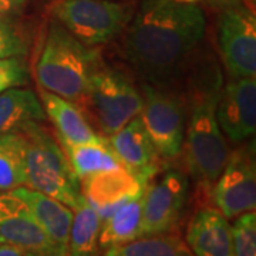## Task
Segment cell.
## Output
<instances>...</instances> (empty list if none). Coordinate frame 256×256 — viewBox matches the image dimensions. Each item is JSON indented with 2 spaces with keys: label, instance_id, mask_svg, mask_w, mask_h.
Listing matches in <instances>:
<instances>
[{
  "label": "cell",
  "instance_id": "4",
  "mask_svg": "<svg viewBox=\"0 0 256 256\" xmlns=\"http://www.w3.org/2000/svg\"><path fill=\"white\" fill-rule=\"evenodd\" d=\"M24 142L26 185L76 210L86 202L82 186L63 146L43 122H30L22 131Z\"/></svg>",
  "mask_w": 256,
  "mask_h": 256
},
{
  "label": "cell",
  "instance_id": "10",
  "mask_svg": "<svg viewBox=\"0 0 256 256\" xmlns=\"http://www.w3.org/2000/svg\"><path fill=\"white\" fill-rule=\"evenodd\" d=\"M210 198L215 208L228 220L255 210V161L248 148H240L229 154L222 172L214 182Z\"/></svg>",
  "mask_w": 256,
  "mask_h": 256
},
{
  "label": "cell",
  "instance_id": "15",
  "mask_svg": "<svg viewBox=\"0 0 256 256\" xmlns=\"http://www.w3.org/2000/svg\"><path fill=\"white\" fill-rule=\"evenodd\" d=\"M38 97L47 118L53 122L63 150L101 142L106 137L96 131L84 111L73 101L38 87Z\"/></svg>",
  "mask_w": 256,
  "mask_h": 256
},
{
  "label": "cell",
  "instance_id": "12",
  "mask_svg": "<svg viewBox=\"0 0 256 256\" xmlns=\"http://www.w3.org/2000/svg\"><path fill=\"white\" fill-rule=\"evenodd\" d=\"M216 120L224 136L232 142H240L255 134V77L229 78L220 88L216 102Z\"/></svg>",
  "mask_w": 256,
  "mask_h": 256
},
{
  "label": "cell",
  "instance_id": "19",
  "mask_svg": "<svg viewBox=\"0 0 256 256\" xmlns=\"http://www.w3.org/2000/svg\"><path fill=\"white\" fill-rule=\"evenodd\" d=\"M46 112L30 88L13 87L0 92V134L22 131L30 122H44Z\"/></svg>",
  "mask_w": 256,
  "mask_h": 256
},
{
  "label": "cell",
  "instance_id": "25",
  "mask_svg": "<svg viewBox=\"0 0 256 256\" xmlns=\"http://www.w3.org/2000/svg\"><path fill=\"white\" fill-rule=\"evenodd\" d=\"M28 52L26 40L12 22V16L0 14V58L24 57Z\"/></svg>",
  "mask_w": 256,
  "mask_h": 256
},
{
  "label": "cell",
  "instance_id": "17",
  "mask_svg": "<svg viewBox=\"0 0 256 256\" xmlns=\"http://www.w3.org/2000/svg\"><path fill=\"white\" fill-rule=\"evenodd\" d=\"M12 192L22 201L26 202L38 225L54 245L58 255L66 256L74 210L64 205L63 202L28 186H18L16 190H12Z\"/></svg>",
  "mask_w": 256,
  "mask_h": 256
},
{
  "label": "cell",
  "instance_id": "2",
  "mask_svg": "<svg viewBox=\"0 0 256 256\" xmlns=\"http://www.w3.org/2000/svg\"><path fill=\"white\" fill-rule=\"evenodd\" d=\"M220 88L222 77L218 66H212L210 72L200 70L186 101L188 117L182 151L191 175L205 186L214 185L218 180L230 154L216 120Z\"/></svg>",
  "mask_w": 256,
  "mask_h": 256
},
{
  "label": "cell",
  "instance_id": "16",
  "mask_svg": "<svg viewBox=\"0 0 256 256\" xmlns=\"http://www.w3.org/2000/svg\"><path fill=\"white\" fill-rule=\"evenodd\" d=\"M185 244L194 256H234L229 220L216 208L204 206L190 220Z\"/></svg>",
  "mask_w": 256,
  "mask_h": 256
},
{
  "label": "cell",
  "instance_id": "28",
  "mask_svg": "<svg viewBox=\"0 0 256 256\" xmlns=\"http://www.w3.org/2000/svg\"><path fill=\"white\" fill-rule=\"evenodd\" d=\"M198 4L200 3H205L206 6H210L212 9L220 10L228 9V8H234V6H239L246 3V0H195Z\"/></svg>",
  "mask_w": 256,
  "mask_h": 256
},
{
  "label": "cell",
  "instance_id": "6",
  "mask_svg": "<svg viewBox=\"0 0 256 256\" xmlns=\"http://www.w3.org/2000/svg\"><path fill=\"white\" fill-rule=\"evenodd\" d=\"M134 10L131 3L121 0H56L50 18L82 44L98 48L124 33Z\"/></svg>",
  "mask_w": 256,
  "mask_h": 256
},
{
  "label": "cell",
  "instance_id": "11",
  "mask_svg": "<svg viewBox=\"0 0 256 256\" xmlns=\"http://www.w3.org/2000/svg\"><path fill=\"white\" fill-rule=\"evenodd\" d=\"M0 244L24 256H60L26 202L12 191H0Z\"/></svg>",
  "mask_w": 256,
  "mask_h": 256
},
{
  "label": "cell",
  "instance_id": "3",
  "mask_svg": "<svg viewBox=\"0 0 256 256\" xmlns=\"http://www.w3.org/2000/svg\"><path fill=\"white\" fill-rule=\"evenodd\" d=\"M102 62L98 48L82 44L57 20L48 18L34 66L38 87L82 106L94 70Z\"/></svg>",
  "mask_w": 256,
  "mask_h": 256
},
{
  "label": "cell",
  "instance_id": "14",
  "mask_svg": "<svg viewBox=\"0 0 256 256\" xmlns=\"http://www.w3.org/2000/svg\"><path fill=\"white\" fill-rule=\"evenodd\" d=\"M80 186L82 196L102 220L124 202L142 191L146 185L121 166L90 175L80 181Z\"/></svg>",
  "mask_w": 256,
  "mask_h": 256
},
{
  "label": "cell",
  "instance_id": "5",
  "mask_svg": "<svg viewBox=\"0 0 256 256\" xmlns=\"http://www.w3.org/2000/svg\"><path fill=\"white\" fill-rule=\"evenodd\" d=\"M80 108L104 137H110L142 110V94L126 72L101 62L87 86Z\"/></svg>",
  "mask_w": 256,
  "mask_h": 256
},
{
  "label": "cell",
  "instance_id": "20",
  "mask_svg": "<svg viewBox=\"0 0 256 256\" xmlns=\"http://www.w3.org/2000/svg\"><path fill=\"white\" fill-rule=\"evenodd\" d=\"M100 216L86 201L74 210L66 256H104L98 242Z\"/></svg>",
  "mask_w": 256,
  "mask_h": 256
},
{
  "label": "cell",
  "instance_id": "27",
  "mask_svg": "<svg viewBox=\"0 0 256 256\" xmlns=\"http://www.w3.org/2000/svg\"><path fill=\"white\" fill-rule=\"evenodd\" d=\"M28 0H0V14L18 16L28 6Z\"/></svg>",
  "mask_w": 256,
  "mask_h": 256
},
{
  "label": "cell",
  "instance_id": "22",
  "mask_svg": "<svg viewBox=\"0 0 256 256\" xmlns=\"http://www.w3.org/2000/svg\"><path fill=\"white\" fill-rule=\"evenodd\" d=\"M106 250L104 256H194L182 239L172 234L141 236Z\"/></svg>",
  "mask_w": 256,
  "mask_h": 256
},
{
  "label": "cell",
  "instance_id": "1",
  "mask_svg": "<svg viewBox=\"0 0 256 256\" xmlns=\"http://www.w3.org/2000/svg\"><path fill=\"white\" fill-rule=\"evenodd\" d=\"M205 30L206 18L198 3L141 0L121 34V50L141 82L176 88L188 74Z\"/></svg>",
  "mask_w": 256,
  "mask_h": 256
},
{
  "label": "cell",
  "instance_id": "21",
  "mask_svg": "<svg viewBox=\"0 0 256 256\" xmlns=\"http://www.w3.org/2000/svg\"><path fill=\"white\" fill-rule=\"evenodd\" d=\"M64 151L67 154V158L73 166L78 181L97 172L122 166L108 144L107 138H104L101 142H96V144L70 146V148H66Z\"/></svg>",
  "mask_w": 256,
  "mask_h": 256
},
{
  "label": "cell",
  "instance_id": "13",
  "mask_svg": "<svg viewBox=\"0 0 256 256\" xmlns=\"http://www.w3.org/2000/svg\"><path fill=\"white\" fill-rule=\"evenodd\" d=\"M121 165L144 185L161 170V156L146 132L141 116L130 120L124 127L106 137Z\"/></svg>",
  "mask_w": 256,
  "mask_h": 256
},
{
  "label": "cell",
  "instance_id": "26",
  "mask_svg": "<svg viewBox=\"0 0 256 256\" xmlns=\"http://www.w3.org/2000/svg\"><path fill=\"white\" fill-rule=\"evenodd\" d=\"M28 80V67L23 57L0 58V92L13 87H23Z\"/></svg>",
  "mask_w": 256,
  "mask_h": 256
},
{
  "label": "cell",
  "instance_id": "7",
  "mask_svg": "<svg viewBox=\"0 0 256 256\" xmlns=\"http://www.w3.org/2000/svg\"><path fill=\"white\" fill-rule=\"evenodd\" d=\"M142 110L140 112L146 132L162 160L181 156L188 117V102L172 87L141 82Z\"/></svg>",
  "mask_w": 256,
  "mask_h": 256
},
{
  "label": "cell",
  "instance_id": "18",
  "mask_svg": "<svg viewBox=\"0 0 256 256\" xmlns=\"http://www.w3.org/2000/svg\"><path fill=\"white\" fill-rule=\"evenodd\" d=\"M144 191L146 188L130 201L124 202L106 220H100L98 242L101 249H108L141 238Z\"/></svg>",
  "mask_w": 256,
  "mask_h": 256
},
{
  "label": "cell",
  "instance_id": "23",
  "mask_svg": "<svg viewBox=\"0 0 256 256\" xmlns=\"http://www.w3.org/2000/svg\"><path fill=\"white\" fill-rule=\"evenodd\" d=\"M26 185L24 142L20 132L0 134V191Z\"/></svg>",
  "mask_w": 256,
  "mask_h": 256
},
{
  "label": "cell",
  "instance_id": "29",
  "mask_svg": "<svg viewBox=\"0 0 256 256\" xmlns=\"http://www.w3.org/2000/svg\"><path fill=\"white\" fill-rule=\"evenodd\" d=\"M0 256H24L18 248L8 245V244H0Z\"/></svg>",
  "mask_w": 256,
  "mask_h": 256
},
{
  "label": "cell",
  "instance_id": "9",
  "mask_svg": "<svg viewBox=\"0 0 256 256\" xmlns=\"http://www.w3.org/2000/svg\"><path fill=\"white\" fill-rule=\"evenodd\" d=\"M190 181L178 170H168L144 191L141 236L171 234L182 218L188 201Z\"/></svg>",
  "mask_w": 256,
  "mask_h": 256
},
{
  "label": "cell",
  "instance_id": "24",
  "mask_svg": "<svg viewBox=\"0 0 256 256\" xmlns=\"http://www.w3.org/2000/svg\"><path fill=\"white\" fill-rule=\"evenodd\" d=\"M234 256H256V214L245 212L232 225Z\"/></svg>",
  "mask_w": 256,
  "mask_h": 256
},
{
  "label": "cell",
  "instance_id": "8",
  "mask_svg": "<svg viewBox=\"0 0 256 256\" xmlns=\"http://www.w3.org/2000/svg\"><path fill=\"white\" fill-rule=\"evenodd\" d=\"M218 46L229 77H255L256 18L248 3L220 10Z\"/></svg>",
  "mask_w": 256,
  "mask_h": 256
}]
</instances>
